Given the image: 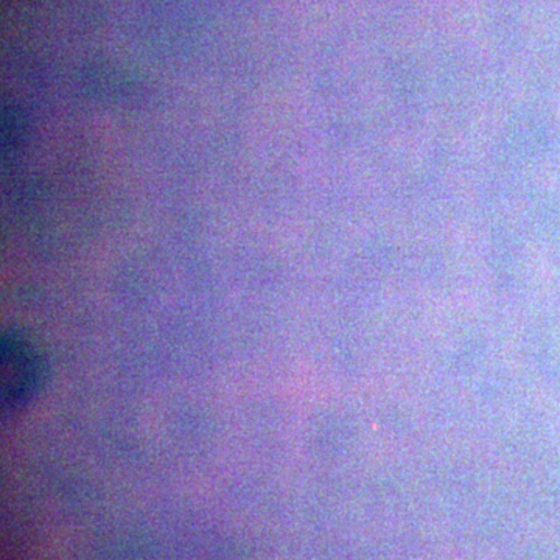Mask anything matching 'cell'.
<instances>
[{
    "label": "cell",
    "mask_w": 560,
    "mask_h": 560,
    "mask_svg": "<svg viewBox=\"0 0 560 560\" xmlns=\"http://www.w3.org/2000/svg\"><path fill=\"white\" fill-rule=\"evenodd\" d=\"M0 353L3 411L20 410L43 385L44 361L31 342L20 335H5Z\"/></svg>",
    "instance_id": "6da1fadb"
}]
</instances>
